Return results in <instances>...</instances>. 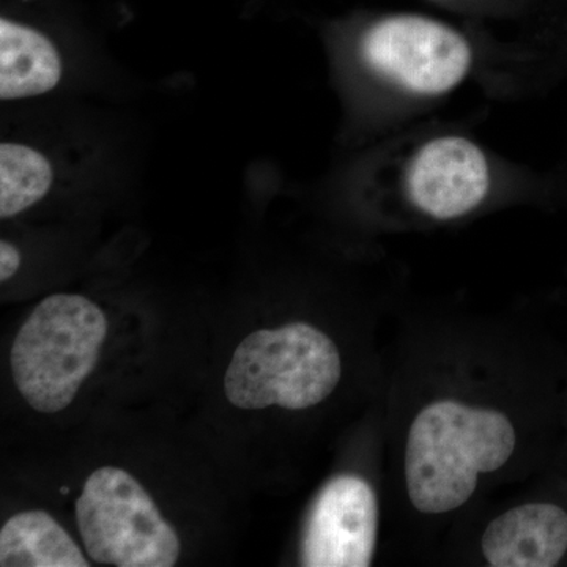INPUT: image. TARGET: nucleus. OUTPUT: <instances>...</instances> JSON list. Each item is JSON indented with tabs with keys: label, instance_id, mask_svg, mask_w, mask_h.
<instances>
[{
	"label": "nucleus",
	"instance_id": "7ed1b4c3",
	"mask_svg": "<svg viewBox=\"0 0 567 567\" xmlns=\"http://www.w3.org/2000/svg\"><path fill=\"white\" fill-rule=\"evenodd\" d=\"M338 347L312 324L254 331L234 352L224 394L244 410H305L323 402L341 380Z\"/></svg>",
	"mask_w": 567,
	"mask_h": 567
},
{
	"label": "nucleus",
	"instance_id": "0eeeda50",
	"mask_svg": "<svg viewBox=\"0 0 567 567\" xmlns=\"http://www.w3.org/2000/svg\"><path fill=\"white\" fill-rule=\"evenodd\" d=\"M379 506L361 477L336 476L316 496L301 539V565L368 567L374 558Z\"/></svg>",
	"mask_w": 567,
	"mask_h": 567
},
{
	"label": "nucleus",
	"instance_id": "9b49d317",
	"mask_svg": "<svg viewBox=\"0 0 567 567\" xmlns=\"http://www.w3.org/2000/svg\"><path fill=\"white\" fill-rule=\"evenodd\" d=\"M21 252L10 241H0V281L7 282L20 270Z\"/></svg>",
	"mask_w": 567,
	"mask_h": 567
},
{
	"label": "nucleus",
	"instance_id": "423d86ee",
	"mask_svg": "<svg viewBox=\"0 0 567 567\" xmlns=\"http://www.w3.org/2000/svg\"><path fill=\"white\" fill-rule=\"evenodd\" d=\"M492 173L486 152L461 134L425 141L406 163V199L417 212L447 221L468 215L486 200Z\"/></svg>",
	"mask_w": 567,
	"mask_h": 567
},
{
	"label": "nucleus",
	"instance_id": "f257e3e1",
	"mask_svg": "<svg viewBox=\"0 0 567 567\" xmlns=\"http://www.w3.org/2000/svg\"><path fill=\"white\" fill-rule=\"evenodd\" d=\"M516 432L503 413L439 401L421 410L409 432L406 491L417 511L457 509L475 492L480 473L506 464Z\"/></svg>",
	"mask_w": 567,
	"mask_h": 567
},
{
	"label": "nucleus",
	"instance_id": "1a4fd4ad",
	"mask_svg": "<svg viewBox=\"0 0 567 567\" xmlns=\"http://www.w3.org/2000/svg\"><path fill=\"white\" fill-rule=\"evenodd\" d=\"M2 567H89L80 546L44 511H25L0 529Z\"/></svg>",
	"mask_w": 567,
	"mask_h": 567
},
{
	"label": "nucleus",
	"instance_id": "9d476101",
	"mask_svg": "<svg viewBox=\"0 0 567 567\" xmlns=\"http://www.w3.org/2000/svg\"><path fill=\"white\" fill-rule=\"evenodd\" d=\"M58 155L37 142L7 137L0 147V218L22 215L47 199L61 183Z\"/></svg>",
	"mask_w": 567,
	"mask_h": 567
},
{
	"label": "nucleus",
	"instance_id": "39448f33",
	"mask_svg": "<svg viewBox=\"0 0 567 567\" xmlns=\"http://www.w3.org/2000/svg\"><path fill=\"white\" fill-rule=\"evenodd\" d=\"M360 58L391 87L417 99H439L468 78L475 52L453 25L423 14L398 13L364 29Z\"/></svg>",
	"mask_w": 567,
	"mask_h": 567
},
{
	"label": "nucleus",
	"instance_id": "f03ea898",
	"mask_svg": "<svg viewBox=\"0 0 567 567\" xmlns=\"http://www.w3.org/2000/svg\"><path fill=\"white\" fill-rule=\"evenodd\" d=\"M106 336V316L89 298H44L18 331L10 352L14 385L25 402L40 413L70 406L95 371Z\"/></svg>",
	"mask_w": 567,
	"mask_h": 567
},
{
	"label": "nucleus",
	"instance_id": "6e6552de",
	"mask_svg": "<svg viewBox=\"0 0 567 567\" xmlns=\"http://www.w3.org/2000/svg\"><path fill=\"white\" fill-rule=\"evenodd\" d=\"M567 550V514L548 503L514 507L491 522L483 554L494 567H554Z\"/></svg>",
	"mask_w": 567,
	"mask_h": 567
},
{
	"label": "nucleus",
	"instance_id": "20e7f679",
	"mask_svg": "<svg viewBox=\"0 0 567 567\" xmlns=\"http://www.w3.org/2000/svg\"><path fill=\"white\" fill-rule=\"evenodd\" d=\"M76 520L85 550L99 565L173 567L181 557L177 532L125 470L103 466L87 477Z\"/></svg>",
	"mask_w": 567,
	"mask_h": 567
}]
</instances>
